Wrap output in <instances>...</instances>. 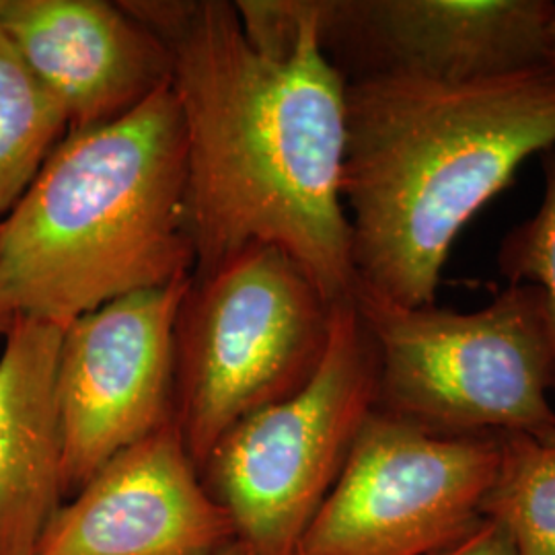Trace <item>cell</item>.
Here are the masks:
<instances>
[{
	"label": "cell",
	"instance_id": "12",
	"mask_svg": "<svg viewBox=\"0 0 555 555\" xmlns=\"http://www.w3.org/2000/svg\"><path fill=\"white\" fill-rule=\"evenodd\" d=\"M64 325L17 319L0 354V555H36L66 502L56 366Z\"/></svg>",
	"mask_w": 555,
	"mask_h": 555
},
{
	"label": "cell",
	"instance_id": "8",
	"mask_svg": "<svg viewBox=\"0 0 555 555\" xmlns=\"http://www.w3.org/2000/svg\"><path fill=\"white\" fill-rule=\"evenodd\" d=\"M190 282L109 300L64 325L56 405L66 500L176 420V323Z\"/></svg>",
	"mask_w": 555,
	"mask_h": 555
},
{
	"label": "cell",
	"instance_id": "17",
	"mask_svg": "<svg viewBox=\"0 0 555 555\" xmlns=\"http://www.w3.org/2000/svg\"><path fill=\"white\" fill-rule=\"evenodd\" d=\"M217 555H254L251 554V550L243 543V541H238L235 539L231 545H227L222 552H219Z\"/></svg>",
	"mask_w": 555,
	"mask_h": 555
},
{
	"label": "cell",
	"instance_id": "14",
	"mask_svg": "<svg viewBox=\"0 0 555 555\" xmlns=\"http://www.w3.org/2000/svg\"><path fill=\"white\" fill-rule=\"evenodd\" d=\"M481 515L504 527L515 555H555V433L502 437Z\"/></svg>",
	"mask_w": 555,
	"mask_h": 555
},
{
	"label": "cell",
	"instance_id": "19",
	"mask_svg": "<svg viewBox=\"0 0 555 555\" xmlns=\"http://www.w3.org/2000/svg\"><path fill=\"white\" fill-rule=\"evenodd\" d=\"M0 336H4V330H2V323H0Z\"/></svg>",
	"mask_w": 555,
	"mask_h": 555
},
{
	"label": "cell",
	"instance_id": "6",
	"mask_svg": "<svg viewBox=\"0 0 555 555\" xmlns=\"http://www.w3.org/2000/svg\"><path fill=\"white\" fill-rule=\"evenodd\" d=\"M377 399V346L352 298L337 302L315 375L238 422L199 469L251 554L295 555Z\"/></svg>",
	"mask_w": 555,
	"mask_h": 555
},
{
	"label": "cell",
	"instance_id": "9",
	"mask_svg": "<svg viewBox=\"0 0 555 555\" xmlns=\"http://www.w3.org/2000/svg\"><path fill=\"white\" fill-rule=\"evenodd\" d=\"M321 43L346 80L465 82L550 62L552 0H319Z\"/></svg>",
	"mask_w": 555,
	"mask_h": 555
},
{
	"label": "cell",
	"instance_id": "2",
	"mask_svg": "<svg viewBox=\"0 0 555 555\" xmlns=\"http://www.w3.org/2000/svg\"><path fill=\"white\" fill-rule=\"evenodd\" d=\"M555 144V64L492 79L350 80L341 196L357 286L437 305L465 224Z\"/></svg>",
	"mask_w": 555,
	"mask_h": 555
},
{
	"label": "cell",
	"instance_id": "18",
	"mask_svg": "<svg viewBox=\"0 0 555 555\" xmlns=\"http://www.w3.org/2000/svg\"><path fill=\"white\" fill-rule=\"evenodd\" d=\"M550 62L555 64V15L552 25H550Z\"/></svg>",
	"mask_w": 555,
	"mask_h": 555
},
{
	"label": "cell",
	"instance_id": "3",
	"mask_svg": "<svg viewBox=\"0 0 555 555\" xmlns=\"http://www.w3.org/2000/svg\"><path fill=\"white\" fill-rule=\"evenodd\" d=\"M194 270L183 121L167 85L121 118L68 130L0 220V323L68 325Z\"/></svg>",
	"mask_w": 555,
	"mask_h": 555
},
{
	"label": "cell",
	"instance_id": "15",
	"mask_svg": "<svg viewBox=\"0 0 555 555\" xmlns=\"http://www.w3.org/2000/svg\"><path fill=\"white\" fill-rule=\"evenodd\" d=\"M498 261L511 284H529L539 291L555 389V157L547 160L545 194L539 210L508 233Z\"/></svg>",
	"mask_w": 555,
	"mask_h": 555
},
{
	"label": "cell",
	"instance_id": "5",
	"mask_svg": "<svg viewBox=\"0 0 555 555\" xmlns=\"http://www.w3.org/2000/svg\"><path fill=\"white\" fill-rule=\"evenodd\" d=\"M334 307L272 245L192 278L176 323V424L198 472L238 422L315 375Z\"/></svg>",
	"mask_w": 555,
	"mask_h": 555
},
{
	"label": "cell",
	"instance_id": "1",
	"mask_svg": "<svg viewBox=\"0 0 555 555\" xmlns=\"http://www.w3.org/2000/svg\"><path fill=\"white\" fill-rule=\"evenodd\" d=\"M171 59L188 208L204 276L272 245L332 305L357 288L341 196L348 80L321 43L319 0L124 2Z\"/></svg>",
	"mask_w": 555,
	"mask_h": 555
},
{
	"label": "cell",
	"instance_id": "11",
	"mask_svg": "<svg viewBox=\"0 0 555 555\" xmlns=\"http://www.w3.org/2000/svg\"><path fill=\"white\" fill-rule=\"evenodd\" d=\"M0 29L62 103L68 130L121 118L171 85L167 48L124 2L0 0Z\"/></svg>",
	"mask_w": 555,
	"mask_h": 555
},
{
	"label": "cell",
	"instance_id": "10",
	"mask_svg": "<svg viewBox=\"0 0 555 555\" xmlns=\"http://www.w3.org/2000/svg\"><path fill=\"white\" fill-rule=\"evenodd\" d=\"M237 539L176 420L107 461L50 520L36 555H217Z\"/></svg>",
	"mask_w": 555,
	"mask_h": 555
},
{
	"label": "cell",
	"instance_id": "13",
	"mask_svg": "<svg viewBox=\"0 0 555 555\" xmlns=\"http://www.w3.org/2000/svg\"><path fill=\"white\" fill-rule=\"evenodd\" d=\"M66 132L62 103L0 29V219L17 206Z\"/></svg>",
	"mask_w": 555,
	"mask_h": 555
},
{
	"label": "cell",
	"instance_id": "7",
	"mask_svg": "<svg viewBox=\"0 0 555 555\" xmlns=\"http://www.w3.org/2000/svg\"><path fill=\"white\" fill-rule=\"evenodd\" d=\"M502 437L437 435L375 412L295 555H433L481 518Z\"/></svg>",
	"mask_w": 555,
	"mask_h": 555
},
{
	"label": "cell",
	"instance_id": "16",
	"mask_svg": "<svg viewBox=\"0 0 555 555\" xmlns=\"http://www.w3.org/2000/svg\"><path fill=\"white\" fill-rule=\"evenodd\" d=\"M433 555H515V547L500 522L481 516L469 531Z\"/></svg>",
	"mask_w": 555,
	"mask_h": 555
},
{
	"label": "cell",
	"instance_id": "4",
	"mask_svg": "<svg viewBox=\"0 0 555 555\" xmlns=\"http://www.w3.org/2000/svg\"><path fill=\"white\" fill-rule=\"evenodd\" d=\"M352 302L377 346L380 412L437 435L555 433L535 286L511 284L474 313L405 307L362 286Z\"/></svg>",
	"mask_w": 555,
	"mask_h": 555
}]
</instances>
